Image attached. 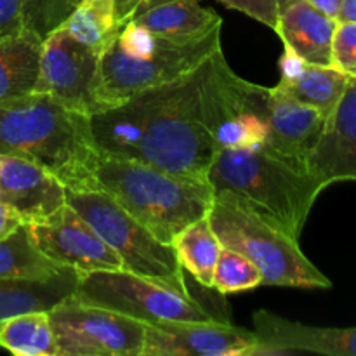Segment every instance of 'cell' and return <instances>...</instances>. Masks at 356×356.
<instances>
[{
	"mask_svg": "<svg viewBox=\"0 0 356 356\" xmlns=\"http://www.w3.org/2000/svg\"><path fill=\"white\" fill-rule=\"evenodd\" d=\"M165 2H172V0H115L113 14H115V24H117V30L122 26V24L131 21L132 17L139 16V14L146 13V10L153 9V7Z\"/></svg>",
	"mask_w": 356,
	"mask_h": 356,
	"instance_id": "cell-31",
	"label": "cell"
},
{
	"mask_svg": "<svg viewBox=\"0 0 356 356\" xmlns=\"http://www.w3.org/2000/svg\"><path fill=\"white\" fill-rule=\"evenodd\" d=\"M263 285V275L247 257L222 247L212 275V289L221 294L254 291Z\"/></svg>",
	"mask_w": 356,
	"mask_h": 356,
	"instance_id": "cell-26",
	"label": "cell"
},
{
	"mask_svg": "<svg viewBox=\"0 0 356 356\" xmlns=\"http://www.w3.org/2000/svg\"><path fill=\"white\" fill-rule=\"evenodd\" d=\"M332 66L356 79V21H337L332 40Z\"/></svg>",
	"mask_w": 356,
	"mask_h": 356,
	"instance_id": "cell-28",
	"label": "cell"
},
{
	"mask_svg": "<svg viewBox=\"0 0 356 356\" xmlns=\"http://www.w3.org/2000/svg\"><path fill=\"white\" fill-rule=\"evenodd\" d=\"M42 40L31 31L0 38V103L33 92Z\"/></svg>",
	"mask_w": 356,
	"mask_h": 356,
	"instance_id": "cell-21",
	"label": "cell"
},
{
	"mask_svg": "<svg viewBox=\"0 0 356 356\" xmlns=\"http://www.w3.org/2000/svg\"><path fill=\"white\" fill-rule=\"evenodd\" d=\"M261 344L254 330L222 320L146 325L143 356H254Z\"/></svg>",
	"mask_w": 356,
	"mask_h": 356,
	"instance_id": "cell-11",
	"label": "cell"
},
{
	"mask_svg": "<svg viewBox=\"0 0 356 356\" xmlns=\"http://www.w3.org/2000/svg\"><path fill=\"white\" fill-rule=\"evenodd\" d=\"M99 52L58 28L42 40L40 68L33 92L47 94L73 111L92 115L99 111L96 87Z\"/></svg>",
	"mask_w": 356,
	"mask_h": 356,
	"instance_id": "cell-10",
	"label": "cell"
},
{
	"mask_svg": "<svg viewBox=\"0 0 356 356\" xmlns=\"http://www.w3.org/2000/svg\"><path fill=\"white\" fill-rule=\"evenodd\" d=\"M264 120L266 141L263 148L308 170V159L322 136L327 115L294 99L277 86L268 89Z\"/></svg>",
	"mask_w": 356,
	"mask_h": 356,
	"instance_id": "cell-13",
	"label": "cell"
},
{
	"mask_svg": "<svg viewBox=\"0 0 356 356\" xmlns=\"http://www.w3.org/2000/svg\"><path fill=\"white\" fill-rule=\"evenodd\" d=\"M172 247L181 268L190 271L204 287L212 289V275L222 245L207 216L177 233L172 240Z\"/></svg>",
	"mask_w": 356,
	"mask_h": 356,
	"instance_id": "cell-23",
	"label": "cell"
},
{
	"mask_svg": "<svg viewBox=\"0 0 356 356\" xmlns=\"http://www.w3.org/2000/svg\"><path fill=\"white\" fill-rule=\"evenodd\" d=\"M221 28L200 38L174 40L134 21L122 24L99 54L94 87L99 110L193 72L221 49Z\"/></svg>",
	"mask_w": 356,
	"mask_h": 356,
	"instance_id": "cell-4",
	"label": "cell"
},
{
	"mask_svg": "<svg viewBox=\"0 0 356 356\" xmlns=\"http://www.w3.org/2000/svg\"><path fill=\"white\" fill-rule=\"evenodd\" d=\"M261 355L306 351L327 356H356V327H312L259 309L252 316Z\"/></svg>",
	"mask_w": 356,
	"mask_h": 356,
	"instance_id": "cell-16",
	"label": "cell"
},
{
	"mask_svg": "<svg viewBox=\"0 0 356 356\" xmlns=\"http://www.w3.org/2000/svg\"><path fill=\"white\" fill-rule=\"evenodd\" d=\"M207 218L221 245L242 254L261 271L263 285L332 287V282L302 252L299 240L238 204L235 198L214 193V204Z\"/></svg>",
	"mask_w": 356,
	"mask_h": 356,
	"instance_id": "cell-6",
	"label": "cell"
},
{
	"mask_svg": "<svg viewBox=\"0 0 356 356\" xmlns=\"http://www.w3.org/2000/svg\"><path fill=\"white\" fill-rule=\"evenodd\" d=\"M131 21L153 33L174 40L200 38L222 26L221 16L202 6L198 0H172L160 3L132 17Z\"/></svg>",
	"mask_w": 356,
	"mask_h": 356,
	"instance_id": "cell-20",
	"label": "cell"
},
{
	"mask_svg": "<svg viewBox=\"0 0 356 356\" xmlns=\"http://www.w3.org/2000/svg\"><path fill=\"white\" fill-rule=\"evenodd\" d=\"M337 21H356V0H343Z\"/></svg>",
	"mask_w": 356,
	"mask_h": 356,
	"instance_id": "cell-34",
	"label": "cell"
},
{
	"mask_svg": "<svg viewBox=\"0 0 356 356\" xmlns=\"http://www.w3.org/2000/svg\"><path fill=\"white\" fill-rule=\"evenodd\" d=\"M19 219L6 207V205L0 202V236L7 235L9 232H13L17 225H19Z\"/></svg>",
	"mask_w": 356,
	"mask_h": 356,
	"instance_id": "cell-33",
	"label": "cell"
},
{
	"mask_svg": "<svg viewBox=\"0 0 356 356\" xmlns=\"http://www.w3.org/2000/svg\"><path fill=\"white\" fill-rule=\"evenodd\" d=\"M0 348L17 356H59L49 312H31L0 322Z\"/></svg>",
	"mask_w": 356,
	"mask_h": 356,
	"instance_id": "cell-24",
	"label": "cell"
},
{
	"mask_svg": "<svg viewBox=\"0 0 356 356\" xmlns=\"http://www.w3.org/2000/svg\"><path fill=\"white\" fill-rule=\"evenodd\" d=\"M24 31L23 0H0V38Z\"/></svg>",
	"mask_w": 356,
	"mask_h": 356,
	"instance_id": "cell-30",
	"label": "cell"
},
{
	"mask_svg": "<svg viewBox=\"0 0 356 356\" xmlns=\"http://www.w3.org/2000/svg\"><path fill=\"white\" fill-rule=\"evenodd\" d=\"M96 190L110 195L160 242L172 240L188 225L205 218L214 204L207 179L167 172L136 160L101 156Z\"/></svg>",
	"mask_w": 356,
	"mask_h": 356,
	"instance_id": "cell-5",
	"label": "cell"
},
{
	"mask_svg": "<svg viewBox=\"0 0 356 356\" xmlns=\"http://www.w3.org/2000/svg\"><path fill=\"white\" fill-rule=\"evenodd\" d=\"M28 226L38 249L59 266L72 268L80 275L97 270H124L117 252L72 205H63L44 221Z\"/></svg>",
	"mask_w": 356,
	"mask_h": 356,
	"instance_id": "cell-12",
	"label": "cell"
},
{
	"mask_svg": "<svg viewBox=\"0 0 356 356\" xmlns=\"http://www.w3.org/2000/svg\"><path fill=\"white\" fill-rule=\"evenodd\" d=\"M0 155L28 159L54 174L68 190H96L101 153L89 115L40 92L0 103Z\"/></svg>",
	"mask_w": 356,
	"mask_h": 356,
	"instance_id": "cell-2",
	"label": "cell"
},
{
	"mask_svg": "<svg viewBox=\"0 0 356 356\" xmlns=\"http://www.w3.org/2000/svg\"><path fill=\"white\" fill-rule=\"evenodd\" d=\"M59 356H143L146 325L70 298L49 312Z\"/></svg>",
	"mask_w": 356,
	"mask_h": 356,
	"instance_id": "cell-9",
	"label": "cell"
},
{
	"mask_svg": "<svg viewBox=\"0 0 356 356\" xmlns=\"http://www.w3.org/2000/svg\"><path fill=\"white\" fill-rule=\"evenodd\" d=\"M82 275L61 268L49 278H0V322L31 312H51L75 292Z\"/></svg>",
	"mask_w": 356,
	"mask_h": 356,
	"instance_id": "cell-19",
	"label": "cell"
},
{
	"mask_svg": "<svg viewBox=\"0 0 356 356\" xmlns=\"http://www.w3.org/2000/svg\"><path fill=\"white\" fill-rule=\"evenodd\" d=\"M337 19L306 0H291L280 13L275 31L285 49L312 65L332 66V40Z\"/></svg>",
	"mask_w": 356,
	"mask_h": 356,
	"instance_id": "cell-17",
	"label": "cell"
},
{
	"mask_svg": "<svg viewBox=\"0 0 356 356\" xmlns=\"http://www.w3.org/2000/svg\"><path fill=\"white\" fill-rule=\"evenodd\" d=\"M259 89L240 79L219 49L181 79L92 113L90 131L101 156L207 179L216 134L252 106Z\"/></svg>",
	"mask_w": 356,
	"mask_h": 356,
	"instance_id": "cell-1",
	"label": "cell"
},
{
	"mask_svg": "<svg viewBox=\"0 0 356 356\" xmlns=\"http://www.w3.org/2000/svg\"><path fill=\"white\" fill-rule=\"evenodd\" d=\"M68 188L28 159L0 155V202L21 222L44 221L66 205Z\"/></svg>",
	"mask_w": 356,
	"mask_h": 356,
	"instance_id": "cell-14",
	"label": "cell"
},
{
	"mask_svg": "<svg viewBox=\"0 0 356 356\" xmlns=\"http://www.w3.org/2000/svg\"><path fill=\"white\" fill-rule=\"evenodd\" d=\"M219 2L275 30L280 13L291 0H219Z\"/></svg>",
	"mask_w": 356,
	"mask_h": 356,
	"instance_id": "cell-29",
	"label": "cell"
},
{
	"mask_svg": "<svg viewBox=\"0 0 356 356\" xmlns=\"http://www.w3.org/2000/svg\"><path fill=\"white\" fill-rule=\"evenodd\" d=\"M66 204L117 252L124 270L190 294L174 247L160 242L110 195L101 190H68Z\"/></svg>",
	"mask_w": 356,
	"mask_h": 356,
	"instance_id": "cell-7",
	"label": "cell"
},
{
	"mask_svg": "<svg viewBox=\"0 0 356 356\" xmlns=\"http://www.w3.org/2000/svg\"><path fill=\"white\" fill-rule=\"evenodd\" d=\"M308 172L327 188L339 181H356V79L327 115L322 136L308 159Z\"/></svg>",
	"mask_w": 356,
	"mask_h": 356,
	"instance_id": "cell-15",
	"label": "cell"
},
{
	"mask_svg": "<svg viewBox=\"0 0 356 356\" xmlns=\"http://www.w3.org/2000/svg\"><path fill=\"white\" fill-rule=\"evenodd\" d=\"M73 298L83 305L122 313L145 325L216 320L191 294L127 270H97L82 275Z\"/></svg>",
	"mask_w": 356,
	"mask_h": 356,
	"instance_id": "cell-8",
	"label": "cell"
},
{
	"mask_svg": "<svg viewBox=\"0 0 356 356\" xmlns=\"http://www.w3.org/2000/svg\"><path fill=\"white\" fill-rule=\"evenodd\" d=\"M82 0H23V26L44 40L61 28Z\"/></svg>",
	"mask_w": 356,
	"mask_h": 356,
	"instance_id": "cell-27",
	"label": "cell"
},
{
	"mask_svg": "<svg viewBox=\"0 0 356 356\" xmlns=\"http://www.w3.org/2000/svg\"><path fill=\"white\" fill-rule=\"evenodd\" d=\"M113 2L115 0H82L61 28L101 54L117 31Z\"/></svg>",
	"mask_w": 356,
	"mask_h": 356,
	"instance_id": "cell-25",
	"label": "cell"
},
{
	"mask_svg": "<svg viewBox=\"0 0 356 356\" xmlns=\"http://www.w3.org/2000/svg\"><path fill=\"white\" fill-rule=\"evenodd\" d=\"M306 2L312 3L315 9H318L320 13H323L325 16L334 17V19H337L341 6H343V0H306Z\"/></svg>",
	"mask_w": 356,
	"mask_h": 356,
	"instance_id": "cell-32",
	"label": "cell"
},
{
	"mask_svg": "<svg viewBox=\"0 0 356 356\" xmlns=\"http://www.w3.org/2000/svg\"><path fill=\"white\" fill-rule=\"evenodd\" d=\"M282 90L294 99L329 115L346 90L348 79L334 66L312 65L285 49L280 59Z\"/></svg>",
	"mask_w": 356,
	"mask_h": 356,
	"instance_id": "cell-18",
	"label": "cell"
},
{
	"mask_svg": "<svg viewBox=\"0 0 356 356\" xmlns=\"http://www.w3.org/2000/svg\"><path fill=\"white\" fill-rule=\"evenodd\" d=\"M61 268L38 249L26 222L0 236V278H49Z\"/></svg>",
	"mask_w": 356,
	"mask_h": 356,
	"instance_id": "cell-22",
	"label": "cell"
},
{
	"mask_svg": "<svg viewBox=\"0 0 356 356\" xmlns=\"http://www.w3.org/2000/svg\"><path fill=\"white\" fill-rule=\"evenodd\" d=\"M214 193L228 195L299 240L313 204L325 188L305 169L270 149L221 148L207 170Z\"/></svg>",
	"mask_w": 356,
	"mask_h": 356,
	"instance_id": "cell-3",
	"label": "cell"
}]
</instances>
